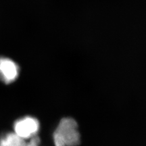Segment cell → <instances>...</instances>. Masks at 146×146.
<instances>
[{
	"label": "cell",
	"mask_w": 146,
	"mask_h": 146,
	"mask_svg": "<svg viewBox=\"0 0 146 146\" xmlns=\"http://www.w3.org/2000/svg\"><path fill=\"white\" fill-rule=\"evenodd\" d=\"M39 122L31 116H23L16 119L13 124V132L22 139L29 140L37 136L39 131Z\"/></svg>",
	"instance_id": "obj_2"
},
{
	"label": "cell",
	"mask_w": 146,
	"mask_h": 146,
	"mask_svg": "<svg viewBox=\"0 0 146 146\" xmlns=\"http://www.w3.org/2000/svg\"><path fill=\"white\" fill-rule=\"evenodd\" d=\"M19 66L14 60L5 56H0V82L10 85L18 79L20 75Z\"/></svg>",
	"instance_id": "obj_3"
},
{
	"label": "cell",
	"mask_w": 146,
	"mask_h": 146,
	"mask_svg": "<svg viewBox=\"0 0 146 146\" xmlns=\"http://www.w3.org/2000/svg\"><path fill=\"white\" fill-rule=\"evenodd\" d=\"M53 140L55 146H77L81 143V135L76 120L64 118L54 131Z\"/></svg>",
	"instance_id": "obj_1"
},
{
	"label": "cell",
	"mask_w": 146,
	"mask_h": 146,
	"mask_svg": "<svg viewBox=\"0 0 146 146\" xmlns=\"http://www.w3.org/2000/svg\"><path fill=\"white\" fill-rule=\"evenodd\" d=\"M26 141L14 132H6L0 135V146H25Z\"/></svg>",
	"instance_id": "obj_4"
},
{
	"label": "cell",
	"mask_w": 146,
	"mask_h": 146,
	"mask_svg": "<svg viewBox=\"0 0 146 146\" xmlns=\"http://www.w3.org/2000/svg\"><path fill=\"white\" fill-rule=\"evenodd\" d=\"M40 142H41V140L37 135L29 139L28 141H26L25 146H39Z\"/></svg>",
	"instance_id": "obj_5"
}]
</instances>
